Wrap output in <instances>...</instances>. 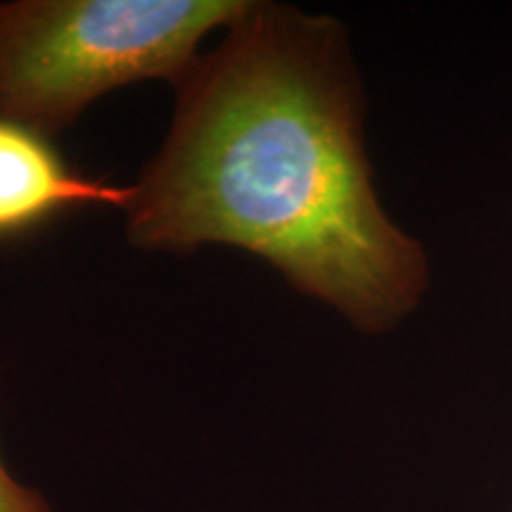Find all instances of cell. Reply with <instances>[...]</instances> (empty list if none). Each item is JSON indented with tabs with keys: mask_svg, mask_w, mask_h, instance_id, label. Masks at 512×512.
<instances>
[{
	"mask_svg": "<svg viewBox=\"0 0 512 512\" xmlns=\"http://www.w3.org/2000/svg\"><path fill=\"white\" fill-rule=\"evenodd\" d=\"M176 93L169 133L133 183V245L245 249L366 335L413 316L430 259L375 190L361 79L335 17L252 3Z\"/></svg>",
	"mask_w": 512,
	"mask_h": 512,
	"instance_id": "cell-1",
	"label": "cell"
},
{
	"mask_svg": "<svg viewBox=\"0 0 512 512\" xmlns=\"http://www.w3.org/2000/svg\"><path fill=\"white\" fill-rule=\"evenodd\" d=\"M252 0L0 3V117L55 136L102 95L145 79L176 86L216 29Z\"/></svg>",
	"mask_w": 512,
	"mask_h": 512,
	"instance_id": "cell-2",
	"label": "cell"
},
{
	"mask_svg": "<svg viewBox=\"0 0 512 512\" xmlns=\"http://www.w3.org/2000/svg\"><path fill=\"white\" fill-rule=\"evenodd\" d=\"M136 188L81 174L36 128L0 117V242L24 238L69 211H128Z\"/></svg>",
	"mask_w": 512,
	"mask_h": 512,
	"instance_id": "cell-3",
	"label": "cell"
},
{
	"mask_svg": "<svg viewBox=\"0 0 512 512\" xmlns=\"http://www.w3.org/2000/svg\"><path fill=\"white\" fill-rule=\"evenodd\" d=\"M0 512H53L36 489L17 482L0 458Z\"/></svg>",
	"mask_w": 512,
	"mask_h": 512,
	"instance_id": "cell-4",
	"label": "cell"
}]
</instances>
